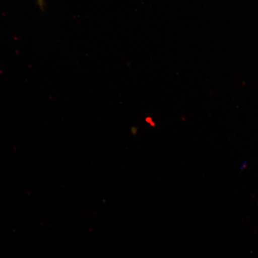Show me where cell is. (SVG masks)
Masks as SVG:
<instances>
[{"instance_id": "cell-1", "label": "cell", "mask_w": 258, "mask_h": 258, "mask_svg": "<svg viewBox=\"0 0 258 258\" xmlns=\"http://www.w3.org/2000/svg\"><path fill=\"white\" fill-rule=\"evenodd\" d=\"M38 6L41 9H44L45 6L44 0H37Z\"/></svg>"}]
</instances>
